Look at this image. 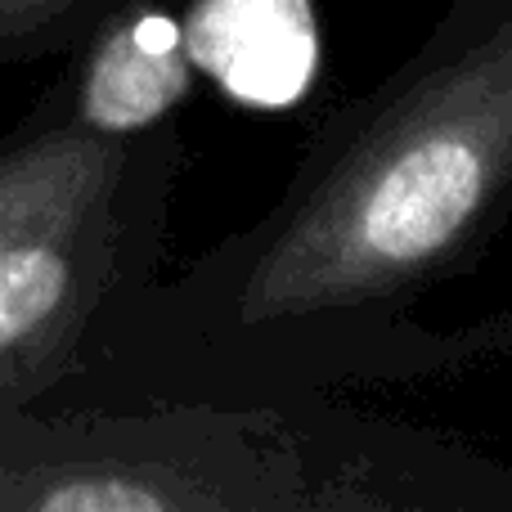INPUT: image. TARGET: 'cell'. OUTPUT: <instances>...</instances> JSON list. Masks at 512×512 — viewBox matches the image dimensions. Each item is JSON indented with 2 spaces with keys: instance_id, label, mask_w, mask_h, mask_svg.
Instances as JSON below:
<instances>
[{
  "instance_id": "5",
  "label": "cell",
  "mask_w": 512,
  "mask_h": 512,
  "mask_svg": "<svg viewBox=\"0 0 512 512\" xmlns=\"http://www.w3.org/2000/svg\"><path fill=\"white\" fill-rule=\"evenodd\" d=\"M59 5L63 0H0V41L41 23V9H59Z\"/></svg>"
},
{
  "instance_id": "3",
  "label": "cell",
  "mask_w": 512,
  "mask_h": 512,
  "mask_svg": "<svg viewBox=\"0 0 512 512\" xmlns=\"http://www.w3.org/2000/svg\"><path fill=\"white\" fill-rule=\"evenodd\" d=\"M194 86L185 23L158 5H131L104 27L81 72L77 117L99 135L149 131Z\"/></svg>"
},
{
  "instance_id": "1",
  "label": "cell",
  "mask_w": 512,
  "mask_h": 512,
  "mask_svg": "<svg viewBox=\"0 0 512 512\" xmlns=\"http://www.w3.org/2000/svg\"><path fill=\"white\" fill-rule=\"evenodd\" d=\"M512 167V23L459 54H441L382 113L324 185L261 234L243 310L310 315L414 283L445 261Z\"/></svg>"
},
{
  "instance_id": "2",
  "label": "cell",
  "mask_w": 512,
  "mask_h": 512,
  "mask_svg": "<svg viewBox=\"0 0 512 512\" xmlns=\"http://www.w3.org/2000/svg\"><path fill=\"white\" fill-rule=\"evenodd\" d=\"M185 45L194 68L248 108H292L319 72L310 0H194Z\"/></svg>"
},
{
  "instance_id": "4",
  "label": "cell",
  "mask_w": 512,
  "mask_h": 512,
  "mask_svg": "<svg viewBox=\"0 0 512 512\" xmlns=\"http://www.w3.org/2000/svg\"><path fill=\"white\" fill-rule=\"evenodd\" d=\"M0 189V373L23 369L50 333H63L81 292V252L72 225H18L14 167Z\"/></svg>"
}]
</instances>
